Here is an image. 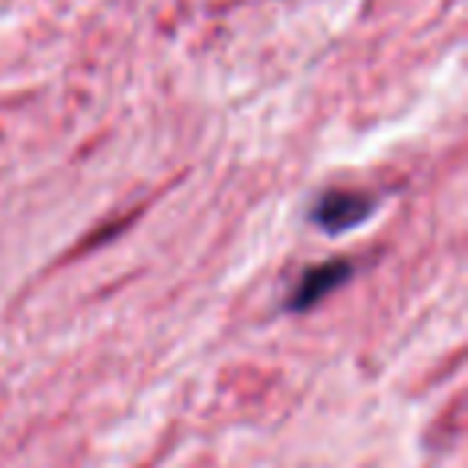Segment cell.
<instances>
[{
	"label": "cell",
	"instance_id": "2",
	"mask_svg": "<svg viewBox=\"0 0 468 468\" xmlns=\"http://www.w3.org/2000/svg\"><path fill=\"white\" fill-rule=\"evenodd\" d=\"M350 276H353L350 261H327V263H318V267H308L305 273H302L299 286L292 289V299L286 302V308L292 314L308 312V308H314L318 302H324L334 289L350 282Z\"/></svg>",
	"mask_w": 468,
	"mask_h": 468
},
{
	"label": "cell",
	"instance_id": "1",
	"mask_svg": "<svg viewBox=\"0 0 468 468\" xmlns=\"http://www.w3.org/2000/svg\"><path fill=\"white\" fill-rule=\"evenodd\" d=\"M376 202L366 193H356V189H327L318 199V206L312 208V221L318 228H324L327 234H344L350 228L363 225L372 215Z\"/></svg>",
	"mask_w": 468,
	"mask_h": 468
}]
</instances>
